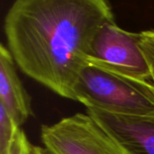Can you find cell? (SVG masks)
Returning a JSON list of instances; mask_svg holds the SVG:
<instances>
[{
    "label": "cell",
    "mask_w": 154,
    "mask_h": 154,
    "mask_svg": "<svg viewBox=\"0 0 154 154\" xmlns=\"http://www.w3.org/2000/svg\"><path fill=\"white\" fill-rule=\"evenodd\" d=\"M115 21L105 0H16L5 16L7 48L28 77L72 100L97 32Z\"/></svg>",
    "instance_id": "6da1fadb"
},
{
    "label": "cell",
    "mask_w": 154,
    "mask_h": 154,
    "mask_svg": "<svg viewBox=\"0 0 154 154\" xmlns=\"http://www.w3.org/2000/svg\"><path fill=\"white\" fill-rule=\"evenodd\" d=\"M72 100L88 109L144 116L154 112V86L88 61L73 87Z\"/></svg>",
    "instance_id": "7a4b0ae2"
},
{
    "label": "cell",
    "mask_w": 154,
    "mask_h": 154,
    "mask_svg": "<svg viewBox=\"0 0 154 154\" xmlns=\"http://www.w3.org/2000/svg\"><path fill=\"white\" fill-rule=\"evenodd\" d=\"M88 61L135 79L152 82L150 68L140 46L139 32L125 31L115 21L106 23L97 32Z\"/></svg>",
    "instance_id": "3957f363"
},
{
    "label": "cell",
    "mask_w": 154,
    "mask_h": 154,
    "mask_svg": "<svg viewBox=\"0 0 154 154\" xmlns=\"http://www.w3.org/2000/svg\"><path fill=\"white\" fill-rule=\"evenodd\" d=\"M41 140L52 154H125L88 114L77 113L42 126Z\"/></svg>",
    "instance_id": "277c9868"
},
{
    "label": "cell",
    "mask_w": 154,
    "mask_h": 154,
    "mask_svg": "<svg viewBox=\"0 0 154 154\" xmlns=\"http://www.w3.org/2000/svg\"><path fill=\"white\" fill-rule=\"evenodd\" d=\"M87 114L104 128L125 154H154V112L125 116L87 109Z\"/></svg>",
    "instance_id": "5b68a950"
},
{
    "label": "cell",
    "mask_w": 154,
    "mask_h": 154,
    "mask_svg": "<svg viewBox=\"0 0 154 154\" xmlns=\"http://www.w3.org/2000/svg\"><path fill=\"white\" fill-rule=\"evenodd\" d=\"M8 48L0 44V106L20 127L32 116L31 97L23 88Z\"/></svg>",
    "instance_id": "8992f818"
},
{
    "label": "cell",
    "mask_w": 154,
    "mask_h": 154,
    "mask_svg": "<svg viewBox=\"0 0 154 154\" xmlns=\"http://www.w3.org/2000/svg\"><path fill=\"white\" fill-rule=\"evenodd\" d=\"M20 127L0 106V154H8Z\"/></svg>",
    "instance_id": "52a82bcc"
},
{
    "label": "cell",
    "mask_w": 154,
    "mask_h": 154,
    "mask_svg": "<svg viewBox=\"0 0 154 154\" xmlns=\"http://www.w3.org/2000/svg\"><path fill=\"white\" fill-rule=\"evenodd\" d=\"M140 35V46L147 60L152 83L154 86V29L146 30L139 32Z\"/></svg>",
    "instance_id": "ba28073f"
},
{
    "label": "cell",
    "mask_w": 154,
    "mask_h": 154,
    "mask_svg": "<svg viewBox=\"0 0 154 154\" xmlns=\"http://www.w3.org/2000/svg\"><path fill=\"white\" fill-rule=\"evenodd\" d=\"M32 145L30 143L23 131L20 128L8 154H31Z\"/></svg>",
    "instance_id": "9c48e42d"
},
{
    "label": "cell",
    "mask_w": 154,
    "mask_h": 154,
    "mask_svg": "<svg viewBox=\"0 0 154 154\" xmlns=\"http://www.w3.org/2000/svg\"><path fill=\"white\" fill-rule=\"evenodd\" d=\"M31 154H52L49 150H47L45 147H39L32 145Z\"/></svg>",
    "instance_id": "30bf717a"
}]
</instances>
